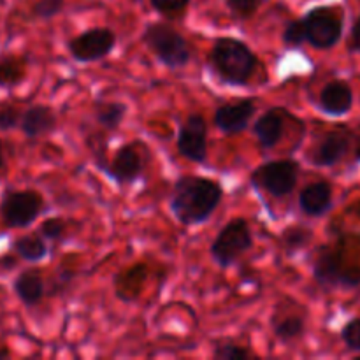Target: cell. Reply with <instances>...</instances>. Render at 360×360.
I'll return each mask as SVG.
<instances>
[{
	"label": "cell",
	"mask_w": 360,
	"mask_h": 360,
	"mask_svg": "<svg viewBox=\"0 0 360 360\" xmlns=\"http://www.w3.org/2000/svg\"><path fill=\"white\" fill-rule=\"evenodd\" d=\"M221 197L220 183L202 176H183L176 181L169 206L179 224L199 225L214 213Z\"/></svg>",
	"instance_id": "cell-1"
},
{
	"label": "cell",
	"mask_w": 360,
	"mask_h": 360,
	"mask_svg": "<svg viewBox=\"0 0 360 360\" xmlns=\"http://www.w3.org/2000/svg\"><path fill=\"white\" fill-rule=\"evenodd\" d=\"M210 65L224 83L246 86L259 65V58L248 44L234 37H220L210 51Z\"/></svg>",
	"instance_id": "cell-2"
},
{
	"label": "cell",
	"mask_w": 360,
	"mask_h": 360,
	"mask_svg": "<svg viewBox=\"0 0 360 360\" xmlns=\"http://www.w3.org/2000/svg\"><path fill=\"white\" fill-rule=\"evenodd\" d=\"M143 42L169 69L185 67L192 58V49L186 39L165 21L146 25L143 32Z\"/></svg>",
	"instance_id": "cell-3"
},
{
	"label": "cell",
	"mask_w": 360,
	"mask_h": 360,
	"mask_svg": "<svg viewBox=\"0 0 360 360\" xmlns=\"http://www.w3.org/2000/svg\"><path fill=\"white\" fill-rule=\"evenodd\" d=\"M306 41L316 49H330L343 34V16L336 6H316L301 18Z\"/></svg>",
	"instance_id": "cell-4"
},
{
	"label": "cell",
	"mask_w": 360,
	"mask_h": 360,
	"mask_svg": "<svg viewBox=\"0 0 360 360\" xmlns=\"http://www.w3.org/2000/svg\"><path fill=\"white\" fill-rule=\"evenodd\" d=\"M253 246V236L245 218H232L211 245L210 253L214 262L221 267H229Z\"/></svg>",
	"instance_id": "cell-5"
},
{
	"label": "cell",
	"mask_w": 360,
	"mask_h": 360,
	"mask_svg": "<svg viewBox=\"0 0 360 360\" xmlns=\"http://www.w3.org/2000/svg\"><path fill=\"white\" fill-rule=\"evenodd\" d=\"M44 210V199L35 190H9L0 202V217L11 229L28 227Z\"/></svg>",
	"instance_id": "cell-6"
},
{
	"label": "cell",
	"mask_w": 360,
	"mask_h": 360,
	"mask_svg": "<svg viewBox=\"0 0 360 360\" xmlns=\"http://www.w3.org/2000/svg\"><path fill=\"white\" fill-rule=\"evenodd\" d=\"M299 164L295 160H271L252 172V185L273 197H287L297 185Z\"/></svg>",
	"instance_id": "cell-7"
},
{
	"label": "cell",
	"mask_w": 360,
	"mask_h": 360,
	"mask_svg": "<svg viewBox=\"0 0 360 360\" xmlns=\"http://www.w3.org/2000/svg\"><path fill=\"white\" fill-rule=\"evenodd\" d=\"M116 48V34L111 28L97 27L84 30L72 37L67 44L69 55L79 63L97 62L111 55Z\"/></svg>",
	"instance_id": "cell-8"
},
{
	"label": "cell",
	"mask_w": 360,
	"mask_h": 360,
	"mask_svg": "<svg viewBox=\"0 0 360 360\" xmlns=\"http://www.w3.org/2000/svg\"><path fill=\"white\" fill-rule=\"evenodd\" d=\"M178 153L195 164L207 160V123L202 115L193 112L179 125Z\"/></svg>",
	"instance_id": "cell-9"
},
{
	"label": "cell",
	"mask_w": 360,
	"mask_h": 360,
	"mask_svg": "<svg viewBox=\"0 0 360 360\" xmlns=\"http://www.w3.org/2000/svg\"><path fill=\"white\" fill-rule=\"evenodd\" d=\"M255 111V98H238V101L225 102V104L218 105V109L214 111V125L225 136H236L250 125Z\"/></svg>",
	"instance_id": "cell-10"
},
{
	"label": "cell",
	"mask_w": 360,
	"mask_h": 360,
	"mask_svg": "<svg viewBox=\"0 0 360 360\" xmlns=\"http://www.w3.org/2000/svg\"><path fill=\"white\" fill-rule=\"evenodd\" d=\"M143 167L144 162L137 150V144H123L116 150L115 157L104 171L120 185H129L139 179Z\"/></svg>",
	"instance_id": "cell-11"
},
{
	"label": "cell",
	"mask_w": 360,
	"mask_h": 360,
	"mask_svg": "<svg viewBox=\"0 0 360 360\" xmlns=\"http://www.w3.org/2000/svg\"><path fill=\"white\" fill-rule=\"evenodd\" d=\"M313 274H315V280L323 287H338V285L352 287V285L359 283V280H352L341 269L340 259L333 252H322L316 257L315 264H313Z\"/></svg>",
	"instance_id": "cell-12"
},
{
	"label": "cell",
	"mask_w": 360,
	"mask_h": 360,
	"mask_svg": "<svg viewBox=\"0 0 360 360\" xmlns=\"http://www.w3.org/2000/svg\"><path fill=\"white\" fill-rule=\"evenodd\" d=\"M354 104V91L345 81H330L320 91V108L330 116L347 115Z\"/></svg>",
	"instance_id": "cell-13"
},
{
	"label": "cell",
	"mask_w": 360,
	"mask_h": 360,
	"mask_svg": "<svg viewBox=\"0 0 360 360\" xmlns=\"http://www.w3.org/2000/svg\"><path fill=\"white\" fill-rule=\"evenodd\" d=\"M285 129V111L280 108H273L264 112L253 125V132L259 139L264 150H271L280 143Z\"/></svg>",
	"instance_id": "cell-14"
},
{
	"label": "cell",
	"mask_w": 360,
	"mask_h": 360,
	"mask_svg": "<svg viewBox=\"0 0 360 360\" xmlns=\"http://www.w3.org/2000/svg\"><path fill=\"white\" fill-rule=\"evenodd\" d=\"M20 127L25 136L35 139V137L46 136V134L55 130L56 115L49 105L35 104L23 112Z\"/></svg>",
	"instance_id": "cell-15"
},
{
	"label": "cell",
	"mask_w": 360,
	"mask_h": 360,
	"mask_svg": "<svg viewBox=\"0 0 360 360\" xmlns=\"http://www.w3.org/2000/svg\"><path fill=\"white\" fill-rule=\"evenodd\" d=\"M333 204V186L327 181H315L299 193V206L308 217H322Z\"/></svg>",
	"instance_id": "cell-16"
},
{
	"label": "cell",
	"mask_w": 360,
	"mask_h": 360,
	"mask_svg": "<svg viewBox=\"0 0 360 360\" xmlns=\"http://www.w3.org/2000/svg\"><path fill=\"white\" fill-rule=\"evenodd\" d=\"M348 151V137L343 132L326 134L316 150L313 151L311 162L319 167H330L338 164Z\"/></svg>",
	"instance_id": "cell-17"
},
{
	"label": "cell",
	"mask_w": 360,
	"mask_h": 360,
	"mask_svg": "<svg viewBox=\"0 0 360 360\" xmlns=\"http://www.w3.org/2000/svg\"><path fill=\"white\" fill-rule=\"evenodd\" d=\"M13 288H14V294L18 295V299H20L25 306H28V308L39 304L41 299L44 297V292H46L41 273L35 269L23 271V273L14 280Z\"/></svg>",
	"instance_id": "cell-18"
},
{
	"label": "cell",
	"mask_w": 360,
	"mask_h": 360,
	"mask_svg": "<svg viewBox=\"0 0 360 360\" xmlns=\"http://www.w3.org/2000/svg\"><path fill=\"white\" fill-rule=\"evenodd\" d=\"M13 250L27 262H39L48 255V246L41 234H25L13 243Z\"/></svg>",
	"instance_id": "cell-19"
},
{
	"label": "cell",
	"mask_w": 360,
	"mask_h": 360,
	"mask_svg": "<svg viewBox=\"0 0 360 360\" xmlns=\"http://www.w3.org/2000/svg\"><path fill=\"white\" fill-rule=\"evenodd\" d=\"M28 60L25 56H2L0 58V86H16L27 76Z\"/></svg>",
	"instance_id": "cell-20"
},
{
	"label": "cell",
	"mask_w": 360,
	"mask_h": 360,
	"mask_svg": "<svg viewBox=\"0 0 360 360\" xmlns=\"http://www.w3.org/2000/svg\"><path fill=\"white\" fill-rule=\"evenodd\" d=\"M95 122L105 130H116L127 115V105L122 102H97L94 108Z\"/></svg>",
	"instance_id": "cell-21"
},
{
	"label": "cell",
	"mask_w": 360,
	"mask_h": 360,
	"mask_svg": "<svg viewBox=\"0 0 360 360\" xmlns=\"http://www.w3.org/2000/svg\"><path fill=\"white\" fill-rule=\"evenodd\" d=\"M306 323L301 316H285L283 320L274 323V336L281 341V343H292V341L299 340L304 336Z\"/></svg>",
	"instance_id": "cell-22"
},
{
	"label": "cell",
	"mask_w": 360,
	"mask_h": 360,
	"mask_svg": "<svg viewBox=\"0 0 360 360\" xmlns=\"http://www.w3.org/2000/svg\"><path fill=\"white\" fill-rule=\"evenodd\" d=\"M313 234L309 229L304 227H288L287 231H283L281 234V246H283L285 252L288 255H292L297 250L304 248L309 241H311Z\"/></svg>",
	"instance_id": "cell-23"
},
{
	"label": "cell",
	"mask_w": 360,
	"mask_h": 360,
	"mask_svg": "<svg viewBox=\"0 0 360 360\" xmlns=\"http://www.w3.org/2000/svg\"><path fill=\"white\" fill-rule=\"evenodd\" d=\"M151 7L167 20H179L186 13L190 0H150Z\"/></svg>",
	"instance_id": "cell-24"
},
{
	"label": "cell",
	"mask_w": 360,
	"mask_h": 360,
	"mask_svg": "<svg viewBox=\"0 0 360 360\" xmlns=\"http://www.w3.org/2000/svg\"><path fill=\"white\" fill-rule=\"evenodd\" d=\"M264 0H225V6L238 20H248L259 11Z\"/></svg>",
	"instance_id": "cell-25"
},
{
	"label": "cell",
	"mask_w": 360,
	"mask_h": 360,
	"mask_svg": "<svg viewBox=\"0 0 360 360\" xmlns=\"http://www.w3.org/2000/svg\"><path fill=\"white\" fill-rule=\"evenodd\" d=\"M211 357L217 360H248L253 357V354L246 350V348L239 347V345L221 343L218 347H214Z\"/></svg>",
	"instance_id": "cell-26"
},
{
	"label": "cell",
	"mask_w": 360,
	"mask_h": 360,
	"mask_svg": "<svg viewBox=\"0 0 360 360\" xmlns=\"http://www.w3.org/2000/svg\"><path fill=\"white\" fill-rule=\"evenodd\" d=\"M65 7V0H37L32 6V14L39 20H51Z\"/></svg>",
	"instance_id": "cell-27"
},
{
	"label": "cell",
	"mask_w": 360,
	"mask_h": 360,
	"mask_svg": "<svg viewBox=\"0 0 360 360\" xmlns=\"http://www.w3.org/2000/svg\"><path fill=\"white\" fill-rule=\"evenodd\" d=\"M285 44L288 48H297V46L304 44L306 42V30H304V25H302L301 20H294V21H288L287 27H285L283 35H281Z\"/></svg>",
	"instance_id": "cell-28"
},
{
	"label": "cell",
	"mask_w": 360,
	"mask_h": 360,
	"mask_svg": "<svg viewBox=\"0 0 360 360\" xmlns=\"http://www.w3.org/2000/svg\"><path fill=\"white\" fill-rule=\"evenodd\" d=\"M67 231V221L63 218H48L39 227V234L44 239H51V241H58L63 238Z\"/></svg>",
	"instance_id": "cell-29"
},
{
	"label": "cell",
	"mask_w": 360,
	"mask_h": 360,
	"mask_svg": "<svg viewBox=\"0 0 360 360\" xmlns=\"http://www.w3.org/2000/svg\"><path fill=\"white\" fill-rule=\"evenodd\" d=\"M21 116H23V112H20V109L16 105H0V130L7 132V130L16 129L21 123Z\"/></svg>",
	"instance_id": "cell-30"
},
{
	"label": "cell",
	"mask_w": 360,
	"mask_h": 360,
	"mask_svg": "<svg viewBox=\"0 0 360 360\" xmlns=\"http://www.w3.org/2000/svg\"><path fill=\"white\" fill-rule=\"evenodd\" d=\"M341 338H343L345 345L348 347V350L360 352V319L352 320L341 330Z\"/></svg>",
	"instance_id": "cell-31"
},
{
	"label": "cell",
	"mask_w": 360,
	"mask_h": 360,
	"mask_svg": "<svg viewBox=\"0 0 360 360\" xmlns=\"http://www.w3.org/2000/svg\"><path fill=\"white\" fill-rule=\"evenodd\" d=\"M348 49L354 53L360 51V18L355 20L354 27H352V37L350 42H348Z\"/></svg>",
	"instance_id": "cell-32"
},
{
	"label": "cell",
	"mask_w": 360,
	"mask_h": 360,
	"mask_svg": "<svg viewBox=\"0 0 360 360\" xmlns=\"http://www.w3.org/2000/svg\"><path fill=\"white\" fill-rule=\"evenodd\" d=\"M7 357H9V352H7L6 348H0V360L7 359Z\"/></svg>",
	"instance_id": "cell-33"
},
{
	"label": "cell",
	"mask_w": 360,
	"mask_h": 360,
	"mask_svg": "<svg viewBox=\"0 0 360 360\" xmlns=\"http://www.w3.org/2000/svg\"><path fill=\"white\" fill-rule=\"evenodd\" d=\"M355 157H357V160H360V137H359V143H357V150H355Z\"/></svg>",
	"instance_id": "cell-34"
},
{
	"label": "cell",
	"mask_w": 360,
	"mask_h": 360,
	"mask_svg": "<svg viewBox=\"0 0 360 360\" xmlns=\"http://www.w3.org/2000/svg\"><path fill=\"white\" fill-rule=\"evenodd\" d=\"M4 165V151H2V144H0V169Z\"/></svg>",
	"instance_id": "cell-35"
},
{
	"label": "cell",
	"mask_w": 360,
	"mask_h": 360,
	"mask_svg": "<svg viewBox=\"0 0 360 360\" xmlns=\"http://www.w3.org/2000/svg\"><path fill=\"white\" fill-rule=\"evenodd\" d=\"M359 2H360V0H359Z\"/></svg>",
	"instance_id": "cell-36"
}]
</instances>
